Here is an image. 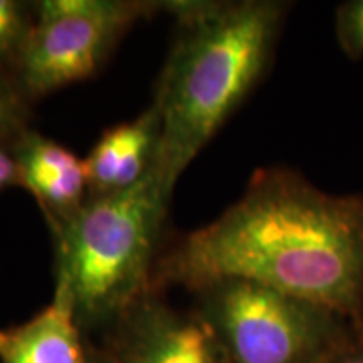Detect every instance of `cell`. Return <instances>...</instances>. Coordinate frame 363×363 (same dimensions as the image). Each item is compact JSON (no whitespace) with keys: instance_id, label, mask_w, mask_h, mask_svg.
Returning a JSON list of instances; mask_svg holds the SVG:
<instances>
[{"instance_id":"1","label":"cell","mask_w":363,"mask_h":363,"mask_svg":"<svg viewBox=\"0 0 363 363\" xmlns=\"http://www.w3.org/2000/svg\"><path fill=\"white\" fill-rule=\"evenodd\" d=\"M222 279L252 281L362 323L363 195L326 194L291 170H257L234 206L153 269V288L199 291Z\"/></svg>"},{"instance_id":"2","label":"cell","mask_w":363,"mask_h":363,"mask_svg":"<svg viewBox=\"0 0 363 363\" xmlns=\"http://www.w3.org/2000/svg\"><path fill=\"white\" fill-rule=\"evenodd\" d=\"M179 33L157 86L160 118L155 167L163 190L175 184L259 81L286 6L271 0L167 4Z\"/></svg>"},{"instance_id":"3","label":"cell","mask_w":363,"mask_h":363,"mask_svg":"<svg viewBox=\"0 0 363 363\" xmlns=\"http://www.w3.org/2000/svg\"><path fill=\"white\" fill-rule=\"evenodd\" d=\"M169 202L153 163L135 185L88 197L52 227L56 283L69 291L79 326L116 321L152 293L153 257Z\"/></svg>"},{"instance_id":"4","label":"cell","mask_w":363,"mask_h":363,"mask_svg":"<svg viewBox=\"0 0 363 363\" xmlns=\"http://www.w3.org/2000/svg\"><path fill=\"white\" fill-rule=\"evenodd\" d=\"M195 293L229 363H325L363 337L352 318L252 281L222 279Z\"/></svg>"},{"instance_id":"5","label":"cell","mask_w":363,"mask_h":363,"mask_svg":"<svg viewBox=\"0 0 363 363\" xmlns=\"http://www.w3.org/2000/svg\"><path fill=\"white\" fill-rule=\"evenodd\" d=\"M158 4L128 0H44L12 76L27 101L89 78L136 19Z\"/></svg>"},{"instance_id":"6","label":"cell","mask_w":363,"mask_h":363,"mask_svg":"<svg viewBox=\"0 0 363 363\" xmlns=\"http://www.w3.org/2000/svg\"><path fill=\"white\" fill-rule=\"evenodd\" d=\"M115 323L110 363H229L197 311L184 315L152 293Z\"/></svg>"},{"instance_id":"7","label":"cell","mask_w":363,"mask_h":363,"mask_svg":"<svg viewBox=\"0 0 363 363\" xmlns=\"http://www.w3.org/2000/svg\"><path fill=\"white\" fill-rule=\"evenodd\" d=\"M11 152L19 167L21 187L33 194L51 227L66 220L88 201L84 160L71 150L29 130Z\"/></svg>"},{"instance_id":"8","label":"cell","mask_w":363,"mask_h":363,"mask_svg":"<svg viewBox=\"0 0 363 363\" xmlns=\"http://www.w3.org/2000/svg\"><path fill=\"white\" fill-rule=\"evenodd\" d=\"M160 118L150 106L138 118L106 130L84 158L89 197L118 192L142 180L155 163Z\"/></svg>"},{"instance_id":"9","label":"cell","mask_w":363,"mask_h":363,"mask_svg":"<svg viewBox=\"0 0 363 363\" xmlns=\"http://www.w3.org/2000/svg\"><path fill=\"white\" fill-rule=\"evenodd\" d=\"M71 294L56 283L52 301L30 320L0 328V363H88Z\"/></svg>"},{"instance_id":"10","label":"cell","mask_w":363,"mask_h":363,"mask_svg":"<svg viewBox=\"0 0 363 363\" xmlns=\"http://www.w3.org/2000/svg\"><path fill=\"white\" fill-rule=\"evenodd\" d=\"M35 21L34 7L17 0H0V69L13 71Z\"/></svg>"},{"instance_id":"11","label":"cell","mask_w":363,"mask_h":363,"mask_svg":"<svg viewBox=\"0 0 363 363\" xmlns=\"http://www.w3.org/2000/svg\"><path fill=\"white\" fill-rule=\"evenodd\" d=\"M29 131V101L11 72L0 69V147L13 148Z\"/></svg>"},{"instance_id":"12","label":"cell","mask_w":363,"mask_h":363,"mask_svg":"<svg viewBox=\"0 0 363 363\" xmlns=\"http://www.w3.org/2000/svg\"><path fill=\"white\" fill-rule=\"evenodd\" d=\"M335 29L342 51L350 59L363 57V0H350L337 9Z\"/></svg>"},{"instance_id":"13","label":"cell","mask_w":363,"mask_h":363,"mask_svg":"<svg viewBox=\"0 0 363 363\" xmlns=\"http://www.w3.org/2000/svg\"><path fill=\"white\" fill-rule=\"evenodd\" d=\"M19 185L21 187V175L19 167H17L16 157L6 147H0V190Z\"/></svg>"},{"instance_id":"14","label":"cell","mask_w":363,"mask_h":363,"mask_svg":"<svg viewBox=\"0 0 363 363\" xmlns=\"http://www.w3.org/2000/svg\"><path fill=\"white\" fill-rule=\"evenodd\" d=\"M325 363H363V337L347 345L342 350L330 357Z\"/></svg>"},{"instance_id":"15","label":"cell","mask_w":363,"mask_h":363,"mask_svg":"<svg viewBox=\"0 0 363 363\" xmlns=\"http://www.w3.org/2000/svg\"><path fill=\"white\" fill-rule=\"evenodd\" d=\"M88 363H110V362H108V360H99V358H93V357H91L89 358V360H88Z\"/></svg>"}]
</instances>
